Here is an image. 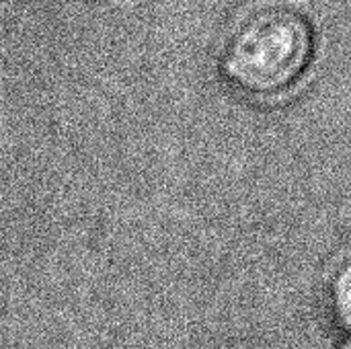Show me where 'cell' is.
Returning a JSON list of instances; mask_svg holds the SVG:
<instances>
[{
	"mask_svg": "<svg viewBox=\"0 0 351 349\" xmlns=\"http://www.w3.org/2000/svg\"><path fill=\"white\" fill-rule=\"evenodd\" d=\"M315 58V29L290 6H265L245 16L222 51V72L241 93L274 99L294 88Z\"/></svg>",
	"mask_w": 351,
	"mask_h": 349,
	"instance_id": "cell-1",
	"label": "cell"
},
{
	"mask_svg": "<svg viewBox=\"0 0 351 349\" xmlns=\"http://www.w3.org/2000/svg\"><path fill=\"white\" fill-rule=\"evenodd\" d=\"M329 296L337 325L343 329L346 335L351 337V259L341 263L339 269L333 274Z\"/></svg>",
	"mask_w": 351,
	"mask_h": 349,
	"instance_id": "cell-2",
	"label": "cell"
}]
</instances>
